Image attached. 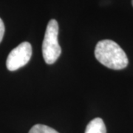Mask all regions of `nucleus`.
Masks as SVG:
<instances>
[{
  "label": "nucleus",
  "instance_id": "f257e3e1",
  "mask_svg": "<svg viewBox=\"0 0 133 133\" xmlns=\"http://www.w3.org/2000/svg\"><path fill=\"white\" fill-rule=\"evenodd\" d=\"M95 56L104 66L112 70H122L128 65V58L123 49L112 40H102L96 44Z\"/></svg>",
  "mask_w": 133,
  "mask_h": 133
},
{
  "label": "nucleus",
  "instance_id": "f03ea898",
  "mask_svg": "<svg viewBox=\"0 0 133 133\" xmlns=\"http://www.w3.org/2000/svg\"><path fill=\"white\" fill-rule=\"evenodd\" d=\"M58 24L56 20L48 22L42 44L43 58L48 64H52L61 55L62 48L58 42Z\"/></svg>",
  "mask_w": 133,
  "mask_h": 133
},
{
  "label": "nucleus",
  "instance_id": "7ed1b4c3",
  "mask_svg": "<svg viewBox=\"0 0 133 133\" xmlns=\"http://www.w3.org/2000/svg\"><path fill=\"white\" fill-rule=\"evenodd\" d=\"M32 56V46L28 42L21 43L10 52L6 66L10 71H15L27 64Z\"/></svg>",
  "mask_w": 133,
  "mask_h": 133
},
{
  "label": "nucleus",
  "instance_id": "20e7f679",
  "mask_svg": "<svg viewBox=\"0 0 133 133\" xmlns=\"http://www.w3.org/2000/svg\"><path fill=\"white\" fill-rule=\"evenodd\" d=\"M85 133H107V129L103 120L100 118L92 120L87 124Z\"/></svg>",
  "mask_w": 133,
  "mask_h": 133
},
{
  "label": "nucleus",
  "instance_id": "39448f33",
  "mask_svg": "<svg viewBox=\"0 0 133 133\" xmlns=\"http://www.w3.org/2000/svg\"><path fill=\"white\" fill-rule=\"evenodd\" d=\"M29 133H59L54 129L51 128L50 127H48L46 125L43 124H36L34 125L30 130L29 131Z\"/></svg>",
  "mask_w": 133,
  "mask_h": 133
},
{
  "label": "nucleus",
  "instance_id": "423d86ee",
  "mask_svg": "<svg viewBox=\"0 0 133 133\" xmlns=\"http://www.w3.org/2000/svg\"><path fill=\"white\" fill-rule=\"evenodd\" d=\"M4 33H5V25H4L2 20L0 19V42H2V40L3 38Z\"/></svg>",
  "mask_w": 133,
  "mask_h": 133
},
{
  "label": "nucleus",
  "instance_id": "0eeeda50",
  "mask_svg": "<svg viewBox=\"0 0 133 133\" xmlns=\"http://www.w3.org/2000/svg\"><path fill=\"white\" fill-rule=\"evenodd\" d=\"M132 5H133V0H132Z\"/></svg>",
  "mask_w": 133,
  "mask_h": 133
}]
</instances>
